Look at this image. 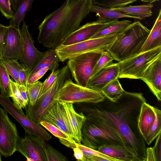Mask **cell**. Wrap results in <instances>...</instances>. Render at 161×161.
Returning <instances> with one entry per match:
<instances>
[{
  "label": "cell",
  "instance_id": "obj_35",
  "mask_svg": "<svg viewBox=\"0 0 161 161\" xmlns=\"http://www.w3.org/2000/svg\"><path fill=\"white\" fill-rule=\"evenodd\" d=\"M44 150L47 161H66V157L50 144L46 143Z\"/></svg>",
  "mask_w": 161,
  "mask_h": 161
},
{
  "label": "cell",
  "instance_id": "obj_23",
  "mask_svg": "<svg viewBox=\"0 0 161 161\" xmlns=\"http://www.w3.org/2000/svg\"><path fill=\"white\" fill-rule=\"evenodd\" d=\"M90 12L96 13L97 21L104 23H108L124 18L137 19L136 17L124 14L119 11L104 8L94 4L91 8Z\"/></svg>",
  "mask_w": 161,
  "mask_h": 161
},
{
  "label": "cell",
  "instance_id": "obj_13",
  "mask_svg": "<svg viewBox=\"0 0 161 161\" xmlns=\"http://www.w3.org/2000/svg\"><path fill=\"white\" fill-rule=\"evenodd\" d=\"M45 140L28 134L19 139L16 151L24 156L27 161H47L44 148Z\"/></svg>",
  "mask_w": 161,
  "mask_h": 161
},
{
  "label": "cell",
  "instance_id": "obj_51",
  "mask_svg": "<svg viewBox=\"0 0 161 161\" xmlns=\"http://www.w3.org/2000/svg\"><path fill=\"white\" fill-rule=\"evenodd\" d=\"M1 153H0V161H1L2 160V159H1Z\"/></svg>",
  "mask_w": 161,
  "mask_h": 161
},
{
  "label": "cell",
  "instance_id": "obj_46",
  "mask_svg": "<svg viewBox=\"0 0 161 161\" xmlns=\"http://www.w3.org/2000/svg\"><path fill=\"white\" fill-rule=\"evenodd\" d=\"M6 28V26H5L3 25L0 24V58H2V49L4 35Z\"/></svg>",
  "mask_w": 161,
  "mask_h": 161
},
{
  "label": "cell",
  "instance_id": "obj_4",
  "mask_svg": "<svg viewBox=\"0 0 161 161\" xmlns=\"http://www.w3.org/2000/svg\"><path fill=\"white\" fill-rule=\"evenodd\" d=\"M150 31L140 21L132 23L117 35L108 52L118 62L134 56L141 52Z\"/></svg>",
  "mask_w": 161,
  "mask_h": 161
},
{
  "label": "cell",
  "instance_id": "obj_43",
  "mask_svg": "<svg viewBox=\"0 0 161 161\" xmlns=\"http://www.w3.org/2000/svg\"><path fill=\"white\" fill-rule=\"evenodd\" d=\"M31 73V71L26 67L19 71V76L21 85L27 87L28 80Z\"/></svg>",
  "mask_w": 161,
  "mask_h": 161
},
{
  "label": "cell",
  "instance_id": "obj_12",
  "mask_svg": "<svg viewBox=\"0 0 161 161\" xmlns=\"http://www.w3.org/2000/svg\"><path fill=\"white\" fill-rule=\"evenodd\" d=\"M28 27L26 23L24 22L20 30L22 39V46L19 60L31 72L43 57L45 52L39 51L35 47L34 41Z\"/></svg>",
  "mask_w": 161,
  "mask_h": 161
},
{
  "label": "cell",
  "instance_id": "obj_21",
  "mask_svg": "<svg viewBox=\"0 0 161 161\" xmlns=\"http://www.w3.org/2000/svg\"><path fill=\"white\" fill-rule=\"evenodd\" d=\"M97 150L118 161H136L133 154L124 145H104L99 147Z\"/></svg>",
  "mask_w": 161,
  "mask_h": 161
},
{
  "label": "cell",
  "instance_id": "obj_32",
  "mask_svg": "<svg viewBox=\"0 0 161 161\" xmlns=\"http://www.w3.org/2000/svg\"><path fill=\"white\" fill-rule=\"evenodd\" d=\"M10 79L5 67L0 62V92L2 95L8 97L12 95Z\"/></svg>",
  "mask_w": 161,
  "mask_h": 161
},
{
  "label": "cell",
  "instance_id": "obj_2",
  "mask_svg": "<svg viewBox=\"0 0 161 161\" xmlns=\"http://www.w3.org/2000/svg\"><path fill=\"white\" fill-rule=\"evenodd\" d=\"M92 0H64L62 5L44 18L39 25L38 43L55 49L78 29L89 15Z\"/></svg>",
  "mask_w": 161,
  "mask_h": 161
},
{
  "label": "cell",
  "instance_id": "obj_50",
  "mask_svg": "<svg viewBox=\"0 0 161 161\" xmlns=\"http://www.w3.org/2000/svg\"><path fill=\"white\" fill-rule=\"evenodd\" d=\"M159 0H141V1L144 3H152L155 2L159 1Z\"/></svg>",
  "mask_w": 161,
  "mask_h": 161
},
{
  "label": "cell",
  "instance_id": "obj_33",
  "mask_svg": "<svg viewBox=\"0 0 161 161\" xmlns=\"http://www.w3.org/2000/svg\"><path fill=\"white\" fill-rule=\"evenodd\" d=\"M137 0H93V4L107 9L122 7Z\"/></svg>",
  "mask_w": 161,
  "mask_h": 161
},
{
  "label": "cell",
  "instance_id": "obj_17",
  "mask_svg": "<svg viewBox=\"0 0 161 161\" xmlns=\"http://www.w3.org/2000/svg\"><path fill=\"white\" fill-rule=\"evenodd\" d=\"M108 23H103L97 20L87 23L69 35L61 45H69L90 39Z\"/></svg>",
  "mask_w": 161,
  "mask_h": 161
},
{
  "label": "cell",
  "instance_id": "obj_31",
  "mask_svg": "<svg viewBox=\"0 0 161 161\" xmlns=\"http://www.w3.org/2000/svg\"><path fill=\"white\" fill-rule=\"evenodd\" d=\"M155 113V119L149 132L144 139L148 145H150L161 132V111L153 107Z\"/></svg>",
  "mask_w": 161,
  "mask_h": 161
},
{
  "label": "cell",
  "instance_id": "obj_20",
  "mask_svg": "<svg viewBox=\"0 0 161 161\" xmlns=\"http://www.w3.org/2000/svg\"><path fill=\"white\" fill-rule=\"evenodd\" d=\"M155 119L153 107L146 102L142 105L138 119V127L144 139L149 132Z\"/></svg>",
  "mask_w": 161,
  "mask_h": 161
},
{
  "label": "cell",
  "instance_id": "obj_34",
  "mask_svg": "<svg viewBox=\"0 0 161 161\" xmlns=\"http://www.w3.org/2000/svg\"><path fill=\"white\" fill-rule=\"evenodd\" d=\"M42 84V83L38 80L27 84L26 91L29 99L28 103L31 105H33L40 96Z\"/></svg>",
  "mask_w": 161,
  "mask_h": 161
},
{
  "label": "cell",
  "instance_id": "obj_26",
  "mask_svg": "<svg viewBox=\"0 0 161 161\" xmlns=\"http://www.w3.org/2000/svg\"><path fill=\"white\" fill-rule=\"evenodd\" d=\"M131 23L132 21L129 20H115L109 23L105 27L95 34L91 39L114 34H119L123 32Z\"/></svg>",
  "mask_w": 161,
  "mask_h": 161
},
{
  "label": "cell",
  "instance_id": "obj_18",
  "mask_svg": "<svg viewBox=\"0 0 161 161\" xmlns=\"http://www.w3.org/2000/svg\"><path fill=\"white\" fill-rule=\"evenodd\" d=\"M119 72L118 63H112L91 77L87 87L101 91L102 89L109 82L118 78Z\"/></svg>",
  "mask_w": 161,
  "mask_h": 161
},
{
  "label": "cell",
  "instance_id": "obj_28",
  "mask_svg": "<svg viewBox=\"0 0 161 161\" xmlns=\"http://www.w3.org/2000/svg\"><path fill=\"white\" fill-rule=\"evenodd\" d=\"M40 125L57 137L60 142L65 146L72 149L76 147L75 140L55 126L44 121H41Z\"/></svg>",
  "mask_w": 161,
  "mask_h": 161
},
{
  "label": "cell",
  "instance_id": "obj_36",
  "mask_svg": "<svg viewBox=\"0 0 161 161\" xmlns=\"http://www.w3.org/2000/svg\"><path fill=\"white\" fill-rule=\"evenodd\" d=\"M10 84L12 92L11 97L13 104L19 108H25L27 104L23 98L18 89L16 83L10 79Z\"/></svg>",
  "mask_w": 161,
  "mask_h": 161
},
{
  "label": "cell",
  "instance_id": "obj_40",
  "mask_svg": "<svg viewBox=\"0 0 161 161\" xmlns=\"http://www.w3.org/2000/svg\"><path fill=\"white\" fill-rule=\"evenodd\" d=\"M0 11L2 14L8 19L12 18L14 14L9 0H0Z\"/></svg>",
  "mask_w": 161,
  "mask_h": 161
},
{
  "label": "cell",
  "instance_id": "obj_44",
  "mask_svg": "<svg viewBox=\"0 0 161 161\" xmlns=\"http://www.w3.org/2000/svg\"><path fill=\"white\" fill-rule=\"evenodd\" d=\"M74 155L77 160L79 161H85L84 155L81 150L78 147H74L73 149Z\"/></svg>",
  "mask_w": 161,
  "mask_h": 161
},
{
  "label": "cell",
  "instance_id": "obj_5",
  "mask_svg": "<svg viewBox=\"0 0 161 161\" xmlns=\"http://www.w3.org/2000/svg\"><path fill=\"white\" fill-rule=\"evenodd\" d=\"M118 34H114L64 46L55 49L59 61L67 60L83 53L92 52L108 51L115 41Z\"/></svg>",
  "mask_w": 161,
  "mask_h": 161
},
{
  "label": "cell",
  "instance_id": "obj_24",
  "mask_svg": "<svg viewBox=\"0 0 161 161\" xmlns=\"http://www.w3.org/2000/svg\"><path fill=\"white\" fill-rule=\"evenodd\" d=\"M151 3L136 6L130 5L122 7L114 8L111 9L121 12L124 14L136 17L142 20L151 16L153 14Z\"/></svg>",
  "mask_w": 161,
  "mask_h": 161
},
{
  "label": "cell",
  "instance_id": "obj_3",
  "mask_svg": "<svg viewBox=\"0 0 161 161\" xmlns=\"http://www.w3.org/2000/svg\"><path fill=\"white\" fill-rule=\"evenodd\" d=\"M85 116L86 119L81 129V144L96 150L104 145L125 146L117 130L108 121L98 116Z\"/></svg>",
  "mask_w": 161,
  "mask_h": 161
},
{
  "label": "cell",
  "instance_id": "obj_39",
  "mask_svg": "<svg viewBox=\"0 0 161 161\" xmlns=\"http://www.w3.org/2000/svg\"><path fill=\"white\" fill-rule=\"evenodd\" d=\"M60 72V69H59L52 71L50 75L42 83L40 96L44 93L52 86L58 78Z\"/></svg>",
  "mask_w": 161,
  "mask_h": 161
},
{
  "label": "cell",
  "instance_id": "obj_16",
  "mask_svg": "<svg viewBox=\"0 0 161 161\" xmlns=\"http://www.w3.org/2000/svg\"><path fill=\"white\" fill-rule=\"evenodd\" d=\"M148 86L159 101L161 98V56L146 69L140 78Z\"/></svg>",
  "mask_w": 161,
  "mask_h": 161
},
{
  "label": "cell",
  "instance_id": "obj_19",
  "mask_svg": "<svg viewBox=\"0 0 161 161\" xmlns=\"http://www.w3.org/2000/svg\"><path fill=\"white\" fill-rule=\"evenodd\" d=\"M65 109L73 133L76 138V142L81 143V131L86 118L82 112H77L73 104L62 103Z\"/></svg>",
  "mask_w": 161,
  "mask_h": 161
},
{
  "label": "cell",
  "instance_id": "obj_11",
  "mask_svg": "<svg viewBox=\"0 0 161 161\" xmlns=\"http://www.w3.org/2000/svg\"><path fill=\"white\" fill-rule=\"evenodd\" d=\"M8 113L0 108V153L5 157L11 156L16 151L19 139L16 125Z\"/></svg>",
  "mask_w": 161,
  "mask_h": 161
},
{
  "label": "cell",
  "instance_id": "obj_47",
  "mask_svg": "<svg viewBox=\"0 0 161 161\" xmlns=\"http://www.w3.org/2000/svg\"><path fill=\"white\" fill-rule=\"evenodd\" d=\"M146 161H155L154 154L152 147H147Z\"/></svg>",
  "mask_w": 161,
  "mask_h": 161
},
{
  "label": "cell",
  "instance_id": "obj_7",
  "mask_svg": "<svg viewBox=\"0 0 161 161\" xmlns=\"http://www.w3.org/2000/svg\"><path fill=\"white\" fill-rule=\"evenodd\" d=\"M70 73L67 65L61 69L59 74L52 86L40 96L33 105L29 103L25 108L26 115L38 124L54 102V96L65 81L70 78Z\"/></svg>",
  "mask_w": 161,
  "mask_h": 161
},
{
  "label": "cell",
  "instance_id": "obj_1",
  "mask_svg": "<svg viewBox=\"0 0 161 161\" xmlns=\"http://www.w3.org/2000/svg\"><path fill=\"white\" fill-rule=\"evenodd\" d=\"M146 102L141 93L124 91L115 102L105 97L96 103H86L81 108L85 116L102 117L117 130L125 146L136 161H146V143L138 127L142 104Z\"/></svg>",
  "mask_w": 161,
  "mask_h": 161
},
{
  "label": "cell",
  "instance_id": "obj_22",
  "mask_svg": "<svg viewBox=\"0 0 161 161\" xmlns=\"http://www.w3.org/2000/svg\"><path fill=\"white\" fill-rule=\"evenodd\" d=\"M161 46V10L154 25L146 40L140 53L148 51Z\"/></svg>",
  "mask_w": 161,
  "mask_h": 161
},
{
  "label": "cell",
  "instance_id": "obj_15",
  "mask_svg": "<svg viewBox=\"0 0 161 161\" xmlns=\"http://www.w3.org/2000/svg\"><path fill=\"white\" fill-rule=\"evenodd\" d=\"M22 46V39L20 30L10 26H7L2 49V58L19 60Z\"/></svg>",
  "mask_w": 161,
  "mask_h": 161
},
{
  "label": "cell",
  "instance_id": "obj_10",
  "mask_svg": "<svg viewBox=\"0 0 161 161\" xmlns=\"http://www.w3.org/2000/svg\"><path fill=\"white\" fill-rule=\"evenodd\" d=\"M0 104L21 125L28 134L36 136L46 141L52 138L51 136L40 125L29 118L24 114L22 109L16 107L8 97L0 94Z\"/></svg>",
  "mask_w": 161,
  "mask_h": 161
},
{
  "label": "cell",
  "instance_id": "obj_9",
  "mask_svg": "<svg viewBox=\"0 0 161 161\" xmlns=\"http://www.w3.org/2000/svg\"><path fill=\"white\" fill-rule=\"evenodd\" d=\"M102 52H89L69 59L67 65L76 84L87 87L93 69Z\"/></svg>",
  "mask_w": 161,
  "mask_h": 161
},
{
  "label": "cell",
  "instance_id": "obj_48",
  "mask_svg": "<svg viewBox=\"0 0 161 161\" xmlns=\"http://www.w3.org/2000/svg\"><path fill=\"white\" fill-rule=\"evenodd\" d=\"M104 161L109 160L106 158H103L99 156H92L87 158L86 159V161Z\"/></svg>",
  "mask_w": 161,
  "mask_h": 161
},
{
  "label": "cell",
  "instance_id": "obj_29",
  "mask_svg": "<svg viewBox=\"0 0 161 161\" xmlns=\"http://www.w3.org/2000/svg\"><path fill=\"white\" fill-rule=\"evenodd\" d=\"M118 79L117 78L111 81L101 90L105 97L112 101H115L124 91Z\"/></svg>",
  "mask_w": 161,
  "mask_h": 161
},
{
  "label": "cell",
  "instance_id": "obj_25",
  "mask_svg": "<svg viewBox=\"0 0 161 161\" xmlns=\"http://www.w3.org/2000/svg\"><path fill=\"white\" fill-rule=\"evenodd\" d=\"M59 61V57L55 49H49L45 52L43 57L31 72V74L46 67H48L51 71L57 70Z\"/></svg>",
  "mask_w": 161,
  "mask_h": 161
},
{
  "label": "cell",
  "instance_id": "obj_27",
  "mask_svg": "<svg viewBox=\"0 0 161 161\" xmlns=\"http://www.w3.org/2000/svg\"><path fill=\"white\" fill-rule=\"evenodd\" d=\"M34 0H20L17 8L10 19L9 25L20 30V23L24 21L27 13L31 9Z\"/></svg>",
  "mask_w": 161,
  "mask_h": 161
},
{
  "label": "cell",
  "instance_id": "obj_49",
  "mask_svg": "<svg viewBox=\"0 0 161 161\" xmlns=\"http://www.w3.org/2000/svg\"><path fill=\"white\" fill-rule=\"evenodd\" d=\"M9 1L14 12L17 8L20 0H9Z\"/></svg>",
  "mask_w": 161,
  "mask_h": 161
},
{
  "label": "cell",
  "instance_id": "obj_8",
  "mask_svg": "<svg viewBox=\"0 0 161 161\" xmlns=\"http://www.w3.org/2000/svg\"><path fill=\"white\" fill-rule=\"evenodd\" d=\"M161 56V46L140 53L118 63L119 72L118 78L140 79L148 66Z\"/></svg>",
  "mask_w": 161,
  "mask_h": 161
},
{
  "label": "cell",
  "instance_id": "obj_38",
  "mask_svg": "<svg viewBox=\"0 0 161 161\" xmlns=\"http://www.w3.org/2000/svg\"><path fill=\"white\" fill-rule=\"evenodd\" d=\"M75 145L83 152L85 161L87 158L95 156H99L106 158L109 161H118L115 159L103 154L97 150L86 146L81 143L79 144L76 142Z\"/></svg>",
  "mask_w": 161,
  "mask_h": 161
},
{
  "label": "cell",
  "instance_id": "obj_30",
  "mask_svg": "<svg viewBox=\"0 0 161 161\" xmlns=\"http://www.w3.org/2000/svg\"><path fill=\"white\" fill-rule=\"evenodd\" d=\"M0 62L3 64L9 75L14 79L15 82L21 85L19 72L25 67L19 63L16 59H10L2 58H0Z\"/></svg>",
  "mask_w": 161,
  "mask_h": 161
},
{
  "label": "cell",
  "instance_id": "obj_45",
  "mask_svg": "<svg viewBox=\"0 0 161 161\" xmlns=\"http://www.w3.org/2000/svg\"><path fill=\"white\" fill-rule=\"evenodd\" d=\"M17 85L18 89L25 101L28 104L29 99L26 91V87L21 85L17 83Z\"/></svg>",
  "mask_w": 161,
  "mask_h": 161
},
{
  "label": "cell",
  "instance_id": "obj_37",
  "mask_svg": "<svg viewBox=\"0 0 161 161\" xmlns=\"http://www.w3.org/2000/svg\"><path fill=\"white\" fill-rule=\"evenodd\" d=\"M113 58L108 51L102 52L93 71L91 77L103 68L112 63Z\"/></svg>",
  "mask_w": 161,
  "mask_h": 161
},
{
  "label": "cell",
  "instance_id": "obj_14",
  "mask_svg": "<svg viewBox=\"0 0 161 161\" xmlns=\"http://www.w3.org/2000/svg\"><path fill=\"white\" fill-rule=\"evenodd\" d=\"M42 121L47 122L55 126L76 142V138L62 102L54 101L52 106L43 117Z\"/></svg>",
  "mask_w": 161,
  "mask_h": 161
},
{
  "label": "cell",
  "instance_id": "obj_41",
  "mask_svg": "<svg viewBox=\"0 0 161 161\" xmlns=\"http://www.w3.org/2000/svg\"><path fill=\"white\" fill-rule=\"evenodd\" d=\"M49 69L47 67L41 69L30 75L27 84L35 82L42 77Z\"/></svg>",
  "mask_w": 161,
  "mask_h": 161
},
{
  "label": "cell",
  "instance_id": "obj_6",
  "mask_svg": "<svg viewBox=\"0 0 161 161\" xmlns=\"http://www.w3.org/2000/svg\"><path fill=\"white\" fill-rule=\"evenodd\" d=\"M105 98L102 92L67 80L55 94L53 100L66 103H96Z\"/></svg>",
  "mask_w": 161,
  "mask_h": 161
},
{
  "label": "cell",
  "instance_id": "obj_42",
  "mask_svg": "<svg viewBox=\"0 0 161 161\" xmlns=\"http://www.w3.org/2000/svg\"><path fill=\"white\" fill-rule=\"evenodd\" d=\"M154 147H152L155 159V161H161V133L157 137Z\"/></svg>",
  "mask_w": 161,
  "mask_h": 161
}]
</instances>
